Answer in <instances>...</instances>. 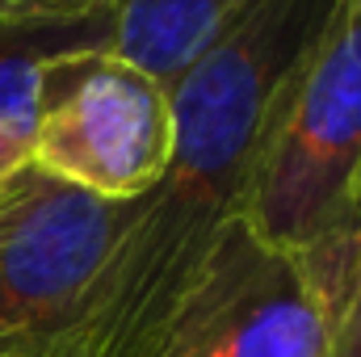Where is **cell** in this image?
Listing matches in <instances>:
<instances>
[{"mask_svg":"<svg viewBox=\"0 0 361 357\" xmlns=\"http://www.w3.org/2000/svg\"><path fill=\"white\" fill-rule=\"evenodd\" d=\"M357 214H361V189H357Z\"/></svg>","mask_w":361,"mask_h":357,"instance_id":"8fae6325","label":"cell"},{"mask_svg":"<svg viewBox=\"0 0 361 357\" xmlns=\"http://www.w3.org/2000/svg\"><path fill=\"white\" fill-rule=\"evenodd\" d=\"M130 202L21 164L0 181V353L47 357L85 320Z\"/></svg>","mask_w":361,"mask_h":357,"instance_id":"3957f363","label":"cell"},{"mask_svg":"<svg viewBox=\"0 0 361 357\" xmlns=\"http://www.w3.org/2000/svg\"><path fill=\"white\" fill-rule=\"evenodd\" d=\"M324 307L294 253L235 219L160 341L156 357H319Z\"/></svg>","mask_w":361,"mask_h":357,"instance_id":"5b68a950","label":"cell"},{"mask_svg":"<svg viewBox=\"0 0 361 357\" xmlns=\"http://www.w3.org/2000/svg\"><path fill=\"white\" fill-rule=\"evenodd\" d=\"M361 189V0L294 72L248 185L244 223L281 253H307L357 223Z\"/></svg>","mask_w":361,"mask_h":357,"instance_id":"7a4b0ae2","label":"cell"},{"mask_svg":"<svg viewBox=\"0 0 361 357\" xmlns=\"http://www.w3.org/2000/svg\"><path fill=\"white\" fill-rule=\"evenodd\" d=\"M21 164H30V135L0 131V181L8 173H17Z\"/></svg>","mask_w":361,"mask_h":357,"instance_id":"30bf717a","label":"cell"},{"mask_svg":"<svg viewBox=\"0 0 361 357\" xmlns=\"http://www.w3.org/2000/svg\"><path fill=\"white\" fill-rule=\"evenodd\" d=\"M0 357H17V353H0Z\"/></svg>","mask_w":361,"mask_h":357,"instance_id":"7c38bea8","label":"cell"},{"mask_svg":"<svg viewBox=\"0 0 361 357\" xmlns=\"http://www.w3.org/2000/svg\"><path fill=\"white\" fill-rule=\"evenodd\" d=\"M294 257L302 261L324 307L319 357H361V219Z\"/></svg>","mask_w":361,"mask_h":357,"instance_id":"ba28073f","label":"cell"},{"mask_svg":"<svg viewBox=\"0 0 361 357\" xmlns=\"http://www.w3.org/2000/svg\"><path fill=\"white\" fill-rule=\"evenodd\" d=\"M114 0H0L4 25H85L109 17Z\"/></svg>","mask_w":361,"mask_h":357,"instance_id":"9c48e42d","label":"cell"},{"mask_svg":"<svg viewBox=\"0 0 361 357\" xmlns=\"http://www.w3.org/2000/svg\"><path fill=\"white\" fill-rule=\"evenodd\" d=\"M252 0H114L109 51L173 85Z\"/></svg>","mask_w":361,"mask_h":357,"instance_id":"8992f818","label":"cell"},{"mask_svg":"<svg viewBox=\"0 0 361 357\" xmlns=\"http://www.w3.org/2000/svg\"><path fill=\"white\" fill-rule=\"evenodd\" d=\"M109 47V17L85 25H4L0 21V131L34 135L47 72L76 51Z\"/></svg>","mask_w":361,"mask_h":357,"instance_id":"52a82bcc","label":"cell"},{"mask_svg":"<svg viewBox=\"0 0 361 357\" xmlns=\"http://www.w3.org/2000/svg\"><path fill=\"white\" fill-rule=\"evenodd\" d=\"M173 156L169 85L109 47L63 55L42 80L30 164L105 202H139Z\"/></svg>","mask_w":361,"mask_h":357,"instance_id":"277c9868","label":"cell"},{"mask_svg":"<svg viewBox=\"0 0 361 357\" xmlns=\"http://www.w3.org/2000/svg\"><path fill=\"white\" fill-rule=\"evenodd\" d=\"M341 0H252L177 80L173 156L130 202L80 328L51 357H156L223 231L244 219L273 114Z\"/></svg>","mask_w":361,"mask_h":357,"instance_id":"6da1fadb","label":"cell"}]
</instances>
